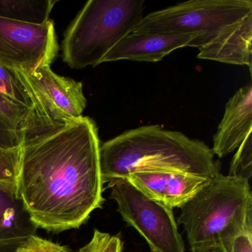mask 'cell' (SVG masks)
Listing matches in <instances>:
<instances>
[{"mask_svg":"<svg viewBox=\"0 0 252 252\" xmlns=\"http://www.w3.org/2000/svg\"><path fill=\"white\" fill-rule=\"evenodd\" d=\"M191 252H223L218 244L209 245V246H200L191 249Z\"/></svg>","mask_w":252,"mask_h":252,"instance_id":"44dd1931","label":"cell"},{"mask_svg":"<svg viewBox=\"0 0 252 252\" xmlns=\"http://www.w3.org/2000/svg\"><path fill=\"white\" fill-rule=\"evenodd\" d=\"M0 107L8 110V111L18 112V113H23V112L30 111V109L24 106L17 104L14 101L8 99L1 91H0Z\"/></svg>","mask_w":252,"mask_h":252,"instance_id":"ffe728a7","label":"cell"},{"mask_svg":"<svg viewBox=\"0 0 252 252\" xmlns=\"http://www.w3.org/2000/svg\"><path fill=\"white\" fill-rule=\"evenodd\" d=\"M124 243L119 235H112L95 228L92 239L79 252H123Z\"/></svg>","mask_w":252,"mask_h":252,"instance_id":"ac0fdd59","label":"cell"},{"mask_svg":"<svg viewBox=\"0 0 252 252\" xmlns=\"http://www.w3.org/2000/svg\"><path fill=\"white\" fill-rule=\"evenodd\" d=\"M198 33H131L104 57L103 63L119 60L157 63L175 50L188 47Z\"/></svg>","mask_w":252,"mask_h":252,"instance_id":"30bf717a","label":"cell"},{"mask_svg":"<svg viewBox=\"0 0 252 252\" xmlns=\"http://www.w3.org/2000/svg\"><path fill=\"white\" fill-rule=\"evenodd\" d=\"M153 200L173 209H181L212 179L174 172H144L126 178Z\"/></svg>","mask_w":252,"mask_h":252,"instance_id":"9c48e42d","label":"cell"},{"mask_svg":"<svg viewBox=\"0 0 252 252\" xmlns=\"http://www.w3.org/2000/svg\"><path fill=\"white\" fill-rule=\"evenodd\" d=\"M218 245L223 252H252V214L224 230Z\"/></svg>","mask_w":252,"mask_h":252,"instance_id":"5bb4252c","label":"cell"},{"mask_svg":"<svg viewBox=\"0 0 252 252\" xmlns=\"http://www.w3.org/2000/svg\"><path fill=\"white\" fill-rule=\"evenodd\" d=\"M100 140L95 122L76 119L22 147L16 198L34 228H80L104 199Z\"/></svg>","mask_w":252,"mask_h":252,"instance_id":"6da1fadb","label":"cell"},{"mask_svg":"<svg viewBox=\"0 0 252 252\" xmlns=\"http://www.w3.org/2000/svg\"><path fill=\"white\" fill-rule=\"evenodd\" d=\"M57 1L54 0H0V17L42 25L50 20Z\"/></svg>","mask_w":252,"mask_h":252,"instance_id":"4fadbf2b","label":"cell"},{"mask_svg":"<svg viewBox=\"0 0 252 252\" xmlns=\"http://www.w3.org/2000/svg\"><path fill=\"white\" fill-rule=\"evenodd\" d=\"M0 91L11 101L30 109L33 120V99L29 90L24 86L14 70H8L0 64ZM32 122H33L32 121Z\"/></svg>","mask_w":252,"mask_h":252,"instance_id":"9a60e30c","label":"cell"},{"mask_svg":"<svg viewBox=\"0 0 252 252\" xmlns=\"http://www.w3.org/2000/svg\"><path fill=\"white\" fill-rule=\"evenodd\" d=\"M132 33H198L197 58L246 65L252 73L251 0H189L143 17Z\"/></svg>","mask_w":252,"mask_h":252,"instance_id":"7a4b0ae2","label":"cell"},{"mask_svg":"<svg viewBox=\"0 0 252 252\" xmlns=\"http://www.w3.org/2000/svg\"><path fill=\"white\" fill-rule=\"evenodd\" d=\"M110 197L124 220L145 239L153 252H185L172 209L149 197L126 178L108 183Z\"/></svg>","mask_w":252,"mask_h":252,"instance_id":"52a82bcc","label":"cell"},{"mask_svg":"<svg viewBox=\"0 0 252 252\" xmlns=\"http://www.w3.org/2000/svg\"><path fill=\"white\" fill-rule=\"evenodd\" d=\"M229 176L250 181L252 176V135H248L237 148L230 163Z\"/></svg>","mask_w":252,"mask_h":252,"instance_id":"e0dca14e","label":"cell"},{"mask_svg":"<svg viewBox=\"0 0 252 252\" xmlns=\"http://www.w3.org/2000/svg\"><path fill=\"white\" fill-rule=\"evenodd\" d=\"M190 249L218 244L220 234L252 214L249 181L219 174L181 208Z\"/></svg>","mask_w":252,"mask_h":252,"instance_id":"5b68a950","label":"cell"},{"mask_svg":"<svg viewBox=\"0 0 252 252\" xmlns=\"http://www.w3.org/2000/svg\"><path fill=\"white\" fill-rule=\"evenodd\" d=\"M33 140L32 116L29 112L8 111L0 107V147H22Z\"/></svg>","mask_w":252,"mask_h":252,"instance_id":"7c38bea8","label":"cell"},{"mask_svg":"<svg viewBox=\"0 0 252 252\" xmlns=\"http://www.w3.org/2000/svg\"><path fill=\"white\" fill-rule=\"evenodd\" d=\"M203 141L158 125L126 131L100 146L103 183L137 172H174L213 179L221 165Z\"/></svg>","mask_w":252,"mask_h":252,"instance_id":"3957f363","label":"cell"},{"mask_svg":"<svg viewBox=\"0 0 252 252\" xmlns=\"http://www.w3.org/2000/svg\"><path fill=\"white\" fill-rule=\"evenodd\" d=\"M33 99V120L38 138L82 117L87 105L82 82L60 76L51 65L29 73L14 70Z\"/></svg>","mask_w":252,"mask_h":252,"instance_id":"8992f818","label":"cell"},{"mask_svg":"<svg viewBox=\"0 0 252 252\" xmlns=\"http://www.w3.org/2000/svg\"><path fill=\"white\" fill-rule=\"evenodd\" d=\"M144 0H90L64 33L63 60L76 70L95 67L142 20Z\"/></svg>","mask_w":252,"mask_h":252,"instance_id":"277c9868","label":"cell"},{"mask_svg":"<svg viewBox=\"0 0 252 252\" xmlns=\"http://www.w3.org/2000/svg\"><path fill=\"white\" fill-rule=\"evenodd\" d=\"M21 154L22 147H0V187L15 197Z\"/></svg>","mask_w":252,"mask_h":252,"instance_id":"2e32d148","label":"cell"},{"mask_svg":"<svg viewBox=\"0 0 252 252\" xmlns=\"http://www.w3.org/2000/svg\"><path fill=\"white\" fill-rule=\"evenodd\" d=\"M252 132V85L240 88L227 101L223 117L213 136L214 155L220 158L237 150Z\"/></svg>","mask_w":252,"mask_h":252,"instance_id":"8fae6325","label":"cell"},{"mask_svg":"<svg viewBox=\"0 0 252 252\" xmlns=\"http://www.w3.org/2000/svg\"><path fill=\"white\" fill-rule=\"evenodd\" d=\"M59 51L52 20L37 25L0 17V64L2 67L29 73L42 66L51 65Z\"/></svg>","mask_w":252,"mask_h":252,"instance_id":"ba28073f","label":"cell"},{"mask_svg":"<svg viewBox=\"0 0 252 252\" xmlns=\"http://www.w3.org/2000/svg\"><path fill=\"white\" fill-rule=\"evenodd\" d=\"M14 252H71V251L67 246L54 243L32 234Z\"/></svg>","mask_w":252,"mask_h":252,"instance_id":"d6986e66","label":"cell"}]
</instances>
